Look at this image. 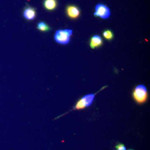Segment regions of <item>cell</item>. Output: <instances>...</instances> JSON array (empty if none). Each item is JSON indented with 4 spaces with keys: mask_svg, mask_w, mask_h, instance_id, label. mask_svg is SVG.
I'll return each instance as SVG.
<instances>
[{
    "mask_svg": "<svg viewBox=\"0 0 150 150\" xmlns=\"http://www.w3.org/2000/svg\"><path fill=\"white\" fill-rule=\"evenodd\" d=\"M107 86H103L100 90H99L96 93L93 94H87L86 95L82 97L81 98L79 99L75 103V105L73 107L71 110H69L66 113H64L62 115H59V116H57L56 118L54 119V120H57L59 118H61L62 116H64L66 114L69 113L71 111H74V110H83V109H85L86 108L88 107L89 106H90L94 101L95 97L97 94L99 93L100 92L102 91L103 90L106 88Z\"/></svg>",
    "mask_w": 150,
    "mask_h": 150,
    "instance_id": "cell-1",
    "label": "cell"
},
{
    "mask_svg": "<svg viewBox=\"0 0 150 150\" xmlns=\"http://www.w3.org/2000/svg\"><path fill=\"white\" fill-rule=\"evenodd\" d=\"M132 95L133 99L138 104H144L149 98L147 89L144 85H139L134 88Z\"/></svg>",
    "mask_w": 150,
    "mask_h": 150,
    "instance_id": "cell-2",
    "label": "cell"
},
{
    "mask_svg": "<svg viewBox=\"0 0 150 150\" xmlns=\"http://www.w3.org/2000/svg\"><path fill=\"white\" fill-rule=\"evenodd\" d=\"M72 34L73 30L71 29L59 30L55 33L54 39L59 44L67 45L69 43Z\"/></svg>",
    "mask_w": 150,
    "mask_h": 150,
    "instance_id": "cell-3",
    "label": "cell"
},
{
    "mask_svg": "<svg viewBox=\"0 0 150 150\" xmlns=\"http://www.w3.org/2000/svg\"><path fill=\"white\" fill-rule=\"evenodd\" d=\"M110 9L107 6L103 4H98L96 6L95 12L94 15L103 19L108 18L110 16Z\"/></svg>",
    "mask_w": 150,
    "mask_h": 150,
    "instance_id": "cell-4",
    "label": "cell"
},
{
    "mask_svg": "<svg viewBox=\"0 0 150 150\" xmlns=\"http://www.w3.org/2000/svg\"><path fill=\"white\" fill-rule=\"evenodd\" d=\"M37 15L36 9L27 4L23 11V16L25 20L32 21L35 20Z\"/></svg>",
    "mask_w": 150,
    "mask_h": 150,
    "instance_id": "cell-5",
    "label": "cell"
},
{
    "mask_svg": "<svg viewBox=\"0 0 150 150\" xmlns=\"http://www.w3.org/2000/svg\"><path fill=\"white\" fill-rule=\"evenodd\" d=\"M66 12L67 16L71 19H76L80 15L81 11L77 6L69 5L66 9Z\"/></svg>",
    "mask_w": 150,
    "mask_h": 150,
    "instance_id": "cell-6",
    "label": "cell"
},
{
    "mask_svg": "<svg viewBox=\"0 0 150 150\" xmlns=\"http://www.w3.org/2000/svg\"><path fill=\"white\" fill-rule=\"evenodd\" d=\"M43 6L46 11H52L57 8L58 2L57 0H44Z\"/></svg>",
    "mask_w": 150,
    "mask_h": 150,
    "instance_id": "cell-7",
    "label": "cell"
},
{
    "mask_svg": "<svg viewBox=\"0 0 150 150\" xmlns=\"http://www.w3.org/2000/svg\"><path fill=\"white\" fill-rule=\"evenodd\" d=\"M103 44V40L98 35L93 36L90 41V46L92 49L98 48L101 46Z\"/></svg>",
    "mask_w": 150,
    "mask_h": 150,
    "instance_id": "cell-8",
    "label": "cell"
},
{
    "mask_svg": "<svg viewBox=\"0 0 150 150\" xmlns=\"http://www.w3.org/2000/svg\"><path fill=\"white\" fill-rule=\"evenodd\" d=\"M36 28L39 31L41 32L47 33L51 31L52 28L45 21L38 22L36 25Z\"/></svg>",
    "mask_w": 150,
    "mask_h": 150,
    "instance_id": "cell-9",
    "label": "cell"
},
{
    "mask_svg": "<svg viewBox=\"0 0 150 150\" xmlns=\"http://www.w3.org/2000/svg\"><path fill=\"white\" fill-rule=\"evenodd\" d=\"M103 36L106 40H111L113 38L114 35L111 30H105L103 32Z\"/></svg>",
    "mask_w": 150,
    "mask_h": 150,
    "instance_id": "cell-10",
    "label": "cell"
},
{
    "mask_svg": "<svg viewBox=\"0 0 150 150\" xmlns=\"http://www.w3.org/2000/svg\"><path fill=\"white\" fill-rule=\"evenodd\" d=\"M115 150H126L125 145L122 143H118L115 146Z\"/></svg>",
    "mask_w": 150,
    "mask_h": 150,
    "instance_id": "cell-11",
    "label": "cell"
},
{
    "mask_svg": "<svg viewBox=\"0 0 150 150\" xmlns=\"http://www.w3.org/2000/svg\"><path fill=\"white\" fill-rule=\"evenodd\" d=\"M132 150V149H129V150Z\"/></svg>",
    "mask_w": 150,
    "mask_h": 150,
    "instance_id": "cell-12",
    "label": "cell"
}]
</instances>
